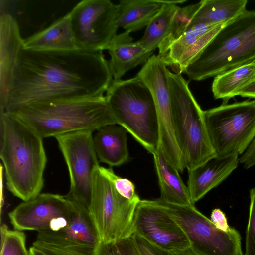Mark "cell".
I'll use <instances>...</instances> for the list:
<instances>
[{"label":"cell","instance_id":"obj_25","mask_svg":"<svg viewBox=\"0 0 255 255\" xmlns=\"http://www.w3.org/2000/svg\"><path fill=\"white\" fill-rule=\"evenodd\" d=\"M255 62L227 71L214 77L212 91L216 99L224 104L238 96L240 92L255 80Z\"/></svg>","mask_w":255,"mask_h":255},{"label":"cell","instance_id":"obj_35","mask_svg":"<svg viewBox=\"0 0 255 255\" xmlns=\"http://www.w3.org/2000/svg\"><path fill=\"white\" fill-rule=\"evenodd\" d=\"M211 221L219 230L227 232L231 228L229 227L224 213L220 209L215 208L212 211Z\"/></svg>","mask_w":255,"mask_h":255},{"label":"cell","instance_id":"obj_30","mask_svg":"<svg viewBox=\"0 0 255 255\" xmlns=\"http://www.w3.org/2000/svg\"><path fill=\"white\" fill-rule=\"evenodd\" d=\"M99 170L101 174L111 181L121 195L129 200L140 199L136 193L135 186L132 181L117 176L111 167L100 166Z\"/></svg>","mask_w":255,"mask_h":255},{"label":"cell","instance_id":"obj_19","mask_svg":"<svg viewBox=\"0 0 255 255\" xmlns=\"http://www.w3.org/2000/svg\"><path fill=\"white\" fill-rule=\"evenodd\" d=\"M133 40L130 33L125 31L117 34L106 49L110 56L108 63L113 80L121 79L128 71L144 65L153 55V51Z\"/></svg>","mask_w":255,"mask_h":255},{"label":"cell","instance_id":"obj_6","mask_svg":"<svg viewBox=\"0 0 255 255\" xmlns=\"http://www.w3.org/2000/svg\"><path fill=\"white\" fill-rule=\"evenodd\" d=\"M105 98L117 124L152 154L158 144L159 126L153 98L147 86L137 76L113 80Z\"/></svg>","mask_w":255,"mask_h":255},{"label":"cell","instance_id":"obj_15","mask_svg":"<svg viewBox=\"0 0 255 255\" xmlns=\"http://www.w3.org/2000/svg\"><path fill=\"white\" fill-rule=\"evenodd\" d=\"M227 23L194 25L174 41L166 52L158 57L174 73L181 74Z\"/></svg>","mask_w":255,"mask_h":255},{"label":"cell","instance_id":"obj_36","mask_svg":"<svg viewBox=\"0 0 255 255\" xmlns=\"http://www.w3.org/2000/svg\"><path fill=\"white\" fill-rule=\"evenodd\" d=\"M123 255H139L133 245L131 238L117 242Z\"/></svg>","mask_w":255,"mask_h":255},{"label":"cell","instance_id":"obj_7","mask_svg":"<svg viewBox=\"0 0 255 255\" xmlns=\"http://www.w3.org/2000/svg\"><path fill=\"white\" fill-rule=\"evenodd\" d=\"M96 167L93 174L88 210L100 241L119 242L134 233V217L140 199L121 195L113 183Z\"/></svg>","mask_w":255,"mask_h":255},{"label":"cell","instance_id":"obj_16","mask_svg":"<svg viewBox=\"0 0 255 255\" xmlns=\"http://www.w3.org/2000/svg\"><path fill=\"white\" fill-rule=\"evenodd\" d=\"M70 201L72 214L69 224L57 231L38 232L36 240L50 244L95 248L100 239L88 208Z\"/></svg>","mask_w":255,"mask_h":255},{"label":"cell","instance_id":"obj_4","mask_svg":"<svg viewBox=\"0 0 255 255\" xmlns=\"http://www.w3.org/2000/svg\"><path fill=\"white\" fill-rule=\"evenodd\" d=\"M255 62V10H246L218 32L184 73L199 81Z\"/></svg>","mask_w":255,"mask_h":255},{"label":"cell","instance_id":"obj_9","mask_svg":"<svg viewBox=\"0 0 255 255\" xmlns=\"http://www.w3.org/2000/svg\"><path fill=\"white\" fill-rule=\"evenodd\" d=\"M156 202L183 229L190 248L198 255H244L241 237L231 228L227 232L218 229L194 205H178L158 198Z\"/></svg>","mask_w":255,"mask_h":255},{"label":"cell","instance_id":"obj_13","mask_svg":"<svg viewBox=\"0 0 255 255\" xmlns=\"http://www.w3.org/2000/svg\"><path fill=\"white\" fill-rule=\"evenodd\" d=\"M71 214V202L65 196L47 193L21 203L8 216L15 230L40 232L63 228L70 223Z\"/></svg>","mask_w":255,"mask_h":255},{"label":"cell","instance_id":"obj_18","mask_svg":"<svg viewBox=\"0 0 255 255\" xmlns=\"http://www.w3.org/2000/svg\"><path fill=\"white\" fill-rule=\"evenodd\" d=\"M239 156H216L196 168L188 171L187 187L193 204L216 187L235 170Z\"/></svg>","mask_w":255,"mask_h":255},{"label":"cell","instance_id":"obj_34","mask_svg":"<svg viewBox=\"0 0 255 255\" xmlns=\"http://www.w3.org/2000/svg\"><path fill=\"white\" fill-rule=\"evenodd\" d=\"M239 163L246 169L255 165V136L246 150L239 158Z\"/></svg>","mask_w":255,"mask_h":255},{"label":"cell","instance_id":"obj_38","mask_svg":"<svg viewBox=\"0 0 255 255\" xmlns=\"http://www.w3.org/2000/svg\"><path fill=\"white\" fill-rule=\"evenodd\" d=\"M172 255H198L190 248L182 250L170 252Z\"/></svg>","mask_w":255,"mask_h":255},{"label":"cell","instance_id":"obj_8","mask_svg":"<svg viewBox=\"0 0 255 255\" xmlns=\"http://www.w3.org/2000/svg\"><path fill=\"white\" fill-rule=\"evenodd\" d=\"M204 116L217 157L243 154L255 136V100L223 104Z\"/></svg>","mask_w":255,"mask_h":255},{"label":"cell","instance_id":"obj_20","mask_svg":"<svg viewBox=\"0 0 255 255\" xmlns=\"http://www.w3.org/2000/svg\"><path fill=\"white\" fill-rule=\"evenodd\" d=\"M23 48L35 51L80 50L76 44L68 13L45 29L23 39Z\"/></svg>","mask_w":255,"mask_h":255},{"label":"cell","instance_id":"obj_22","mask_svg":"<svg viewBox=\"0 0 255 255\" xmlns=\"http://www.w3.org/2000/svg\"><path fill=\"white\" fill-rule=\"evenodd\" d=\"M152 155L160 190L159 198L175 205H194L179 172L166 160L158 149Z\"/></svg>","mask_w":255,"mask_h":255},{"label":"cell","instance_id":"obj_3","mask_svg":"<svg viewBox=\"0 0 255 255\" xmlns=\"http://www.w3.org/2000/svg\"><path fill=\"white\" fill-rule=\"evenodd\" d=\"M6 112L29 126L42 138L78 130L95 131L117 124L105 96L45 100Z\"/></svg>","mask_w":255,"mask_h":255},{"label":"cell","instance_id":"obj_21","mask_svg":"<svg viewBox=\"0 0 255 255\" xmlns=\"http://www.w3.org/2000/svg\"><path fill=\"white\" fill-rule=\"evenodd\" d=\"M127 131L118 124L109 125L96 130L93 144L100 162L110 167L119 166L129 159Z\"/></svg>","mask_w":255,"mask_h":255},{"label":"cell","instance_id":"obj_26","mask_svg":"<svg viewBox=\"0 0 255 255\" xmlns=\"http://www.w3.org/2000/svg\"><path fill=\"white\" fill-rule=\"evenodd\" d=\"M186 1L168 0L148 24L143 36L138 42L147 50L154 52L168 35L179 7L178 4Z\"/></svg>","mask_w":255,"mask_h":255},{"label":"cell","instance_id":"obj_32","mask_svg":"<svg viewBox=\"0 0 255 255\" xmlns=\"http://www.w3.org/2000/svg\"><path fill=\"white\" fill-rule=\"evenodd\" d=\"M134 248L139 255H172L134 233L131 237Z\"/></svg>","mask_w":255,"mask_h":255},{"label":"cell","instance_id":"obj_28","mask_svg":"<svg viewBox=\"0 0 255 255\" xmlns=\"http://www.w3.org/2000/svg\"><path fill=\"white\" fill-rule=\"evenodd\" d=\"M0 231V255H29L23 232L9 230L5 224L1 225Z\"/></svg>","mask_w":255,"mask_h":255},{"label":"cell","instance_id":"obj_33","mask_svg":"<svg viewBox=\"0 0 255 255\" xmlns=\"http://www.w3.org/2000/svg\"><path fill=\"white\" fill-rule=\"evenodd\" d=\"M95 255H123L117 242L100 241L95 250Z\"/></svg>","mask_w":255,"mask_h":255},{"label":"cell","instance_id":"obj_27","mask_svg":"<svg viewBox=\"0 0 255 255\" xmlns=\"http://www.w3.org/2000/svg\"><path fill=\"white\" fill-rule=\"evenodd\" d=\"M201 1L195 4L179 7L171 26L170 31L158 47V56L163 55L171 44L187 31L193 17L201 6Z\"/></svg>","mask_w":255,"mask_h":255},{"label":"cell","instance_id":"obj_23","mask_svg":"<svg viewBox=\"0 0 255 255\" xmlns=\"http://www.w3.org/2000/svg\"><path fill=\"white\" fill-rule=\"evenodd\" d=\"M167 0H120L117 16L119 27L130 33L140 30L160 11Z\"/></svg>","mask_w":255,"mask_h":255},{"label":"cell","instance_id":"obj_24","mask_svg":"<svg viewBox=\"0 0 255 255\" xmlns=\"http://www.w3.org/2000/svg\"><path fill=\"white\" fill-rule=\"evenodd\" d=\"M188 30L196 25L228 23L246 10L247 0H202Z\"/></svg>","mask_w":255,"mask_h":255},{"label":"cell","instance_id":"obj_2","mask_svg":"<svg viewBox=\"0 0 255 255\" xmlns=\"http://www.w3.org/2000/svg\"><path fill=\"white\" fill-rule=\"evenodd\" d=\"M43 139L13 115L0 111V157L8 190L27 201L40 194L47 158Z\"/></svg>","mask_w":255,"mask_h":255},{"label":"cell","instance_id":"obj_1","mask_svg":"<svg viewBox=\"0 0 255 255\" xmlns=\"http://www.w3.org/2000/svg\"><path fill=\"white\" fill-rule=\"evenodd\" d=\"M113 80L103 51H35L22 47L0 111L45 100L102 97Z\"/></svg>","mask_w":255,"mask_h":255},{"label":"cell","instance_id":"obj_29","mask_svg":"<svg viewBox=\"0 0 255 255\" xmlns=\"http://www.w3.org/2000/svg\"><path fill=\"white\" fill-rule=\"evenodd\" d=\"M33 246L48 255H95L96 247L54 245L36 240L33 243Z\"/></svg>","mask_w":255,"mask_h":255},{"label":"cell","instance_id":"obj_11","mask_svg":"<svg viewBox=\"0 0 255 255\" xmlns=\"http://www.w3.org/2000/svg\"><path fill=\"white\" fill-rule=\"evenodd\" d=\"M118 6L109 0H84L68 13L80 50L103 51L117 34Z\"/></svg>","mask_w":255,"mask_h":255},{"label":"cell","instance_id":"obj_39","mask_svg":"<svg viewBox=\"0 0 255 255\" xmlns=\"http://www.w3.org/2000/svg\"><path fill=\"white\" fill-rule=\"evenodd\" d=\"M29 255H48L33 246L29 248Z\"/></svg>","mask_w":255,"mask_h":255},{"label":"cell","instance_id":"obj_40","mask_svg":"<svg viewBox=\"0 0 255 255\" xmlns=\"http://www.w3.org/2000/svg\"></svg>","mask_w":255,"mask_h":255},{"label":"cell","instance_id":"obj_17","mask_svg":"<svg viewBox=\"0 0 255 255\" xmlns=\"http://www.w3.org/2000/svg\"><path fill=\"white\" fill-rule=\"evenodd\" d=\"M23 41L15 18L0 10V109L4 107L8 95Z\"/></svg>","mask_w":255,"mask_h":255},{"label":"cell","instance_id":"obj_5","mask_svg":"<svg viewBox=\"0 0 255 255\" xmlns=\"http://www.w3.org/2000/svg\"><path fill=\"white\" fill-rule=\"evenodd\" d=\"M176 140L188 171L216 156L207 129L204 111L181 74L168 72Z\"/></svg>","mask_w":255,"mask_h":255},{"label":"cell","instance_id":"obj_14","mask_svg":"<svg viewBox=\"0 0 255 255\" xmlns=\"http://www.w3.org/2000/svg\"><path fill=\"white\" fill-rule=\"evenodd\" d=\"M134 231L148 241L169 252L191 247L186 234L154 200H140L134 217Z\"/></svg>","mask_w":255,"mask_h":255},{"label":"cell","instance_id":"obj_37","mask_svg":"<svg viewBox=\"0 0 255 255\" xmlns=\"http://www.w3.org/2000/svg\"><path fill=\"white\" fill-rule=\"evenodd\" d=\"M239 95L242 97L255 99V80L253 81L243 88L240 92Z\"/></svg>","mask_w":255,"mask_h":255},{"label":"cell","instance_id":"obj_10","mask_svg":"<svg viewBox=\"0 0 255 255\" xmlns=\"http://www.w3.org/2000/svg\"><path fill=\"white\" fill-rule=\"evenodd\" d=\"M168 71L164 62L153 54L136 76L149 88L154 102L159 126L157 149L173 167L182 173L185 168L173 129Z\"/></svg>","mask_w":255,"mask_h":255},{"label":"cell","instance_id":"obj_12","mask_svg":"<svg viewBox=\"0 0 255 255\" xmlns=\"http://www.w3.org/2000/svg\"><path fill=\"white\" fill-rule=\"evenodd\" d=\"M93 131L82 130L54 137L69 174L70 189L65 197L88 208L93 172L100 166L94 146Z\"/></svg>","mask_w":255,"mask_h":255},{"label":"cell","instance_id":"obj_31","mask_svg":"<svg viewBox=\"0 0 255 255\" xmlns=\"http://www.w3.org/2000/svg\"><path fill=\"white\" fill-rule=\"evenodd\" d=\"M250 204L244 255H255V187L250 190Z\"/></svg>","mask_w":255,"mask_h":255}]
</instances>
